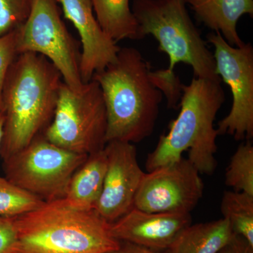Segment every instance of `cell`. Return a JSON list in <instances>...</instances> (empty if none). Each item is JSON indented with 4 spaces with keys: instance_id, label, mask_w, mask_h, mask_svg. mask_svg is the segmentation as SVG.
I'll return each mask as SVG.
<instances>
[{
    "instance_id": "cell-21",
    "label": "cell",
    "mask_w": 253,
    "mask_h": 253,
    "mask_svg": "<svg viewBox=\"0 0 253 253\" xmlns=\"http://www.w3.org/2000/svg\"><path fill=\"white\" fill-rule=\"evenodd\" d=\"M34 0H0V37L21 27L31 14Z\"/></svg>"
},
{
    "instance_id": "cell-15",
    "label": "cell",
    "mask_w": 253,
    "mask_h": 253,
    "mask_svg": "<svg viewBox=\"0 0 253 253\" xmlns=\"http://www.w3.org/2000/svg\"><path fill=\"white\" fill-rule=\"evenodd\" d=\"M106 167L104 149L89 155L71 177L63 199L66 204L83 211L94 210L102 191Z\"/></svg>"
},
{
    "instance_id": "cell-19",
    "label": "cell",
    "mask_w": 253,
    "mask_h": 253,
    "mask_svg": "<svg viewBox=\"0 0 253 253\" xmlns=\"http://www.w3.org/2000/svg\"><path fill=\"white\" fill-rule=\"evenodd\" d=\"M225 184L234 191L253 196V146L241 143L231 156L225 172Z\"/></svg>"
},
{
    "instance_id": "cell-17",
    "label": "cell",
    "mask_w": 253,
    "mask_h": 253,
    "mask_svg": "<svg viewBox=\"0 0 253 253\" xmlns=\"http://www.w3.org/2000/svg\"><path fill=\"white\" fill-rule=\"evenodd\" d=\"M96 20L105 33L118 42L141 40L129 0H91Z\"/></svg>"
},
{
    "instance_id": "cell-16",
    "label": "cell",
    "mask_w": 253,
    "mask_h": 253,
    "mask_svg": "<svg viewBox=\"0 0 253 253\" xmlns=\"http://www.w3.org/2000/svg\"><path fill=\"white\" fill-rule=\"evenodd\" d=\"M234 236L224 218L191 224L178 234L165 253H217Z\"/></svg>"
},
{
    "instance_id": "cell-3",
    "label": "cell",
    "mask_w": 253,
    "mask_h": 253,
    "mask_svg": "<svg viewBox=\"0 0 253 253\" xmlns=\"http://www.w3.org/2000/svg\"><path fill=\"white\" fill-rule=\"evenodd\" d=\"M221 81L193 78L181 85L180 111L160 136L156 147L148 155V172L178 161L188 151V159L201 174L212 175L217 161V130L214 122L225 101Z\"/></svg>"
},
{
    "instance_id": "cell-20",
    "label": "cell",
    "mask_w": 253,
    "mask_h": 253,
    "mask_svg": "<svg viewBox=\"0 0 253 253\" xmlns=\"http://www.w3.org/2000/svg\"><path fill=\"white\" fill-rule=\"evenodd\" d=\"M45 201L0 176V216L14 217L41 207Z\"/></svg>"
},
{
    "instance_id": "cell-22",
    "label": "cell",
    "mask_w": 253,
    "mask_h": 253,
    "mask_svg": "<svg viewBox=\"0 0 253 253\" xmlns=\"http://www.w3.org/2000/svg\"><path fill=\"white\" fill-rule=\"evenodd\" d=\"M18 51V28L0 37V113L3 112L2 92L8 71Z\"/></svg>"
},
{
    "instance_id": "cell-23",
    "label": "cell",
    "mask_w": 253,
    "mask_h": 253,
    "mask_svg": "<svg viewBox=\"0 0 253 253\" xmlns=\"http://www.w3.org/2000/svg\"><path fill=\"white\" fill-rule=\"evenodd\" d=\"M17 241L14 217L0 216V253H13Z\"/></svg>"
},
{
    "instance_id": "cell-7",
    "label": "cell",
    "mask_w": 253,
    "mask_h": 253,
    "mask_svg": "<svg viewBox=\"0 0 253 253\" xmlns=\"http://www.w3.org/2000/svg\"><path fill=\"white\" fill-rule=\"evenodd\" d=\"M38 136L4 161L5 178L45 202L64 199L71 177L87 158Z\"/></svg>"
},
{
    "instance_id": "cell-26",
    "label": "cell",
    "mask_w": 253,
    "mask_h": 253,
    "mask_svg": "<svg viewBox=\"0 0 253 253\" xmlns=\"http://www.w3.org/2000/svg\"><path fill=\"white\" fill-rule=\"evenodd\" d=\"M4 112L0 113V151H1V141L3 138V129H4Z\"/></svg>"
},
{
    "instance_id": "cell-9",
    "label": "cell",
    "mask_w": 253,
    "mask_h": 253,
    "mask_svg": "<svg viewBox=\"0 0 253 253\" xmlns=\"http://www.w3.org/2000/svg\"><path fill=\"white\" fill-rule=\"evenodd\" d=\"M208 42L214 48L216 73L230 87V112L219 121V135L232 136L236 141H250L253 136V47L229 44L219 32L210 33Z\"/></svg>"
},
{
    "instance_id": "cell-14",
    "label": "cell",
    "mask_w": 253,
    "mask_h": 253,
    "mask_svg": "<svg viewBox=\"0 0 253 253\" xmlns=\"http://www.w3.org/2000/svg\"><path fill=\"white\" fill-rule=\"evenodd\" d=\"M200 22L219 32L229 44H244L236 27L241 16H253V0H184Z\"/></svg>"
},
{
    "instance_id": "cell-24",
    "label": "cell",
    "mask_w": 253,
    "mask_h": 253,
    "mask_svg": "<svg viewBox=\"0 0 253 253\" xmlns=\"http://www.w3.org/2000/svg\"><path fill=\"white\" fill-rule=\"evenodd\" d=\"M217 253H253V247L244 238L235 235Z\"/></svg>"
},
{
    "instance_id": "cell-5",
    "label": "cell",
    "mask_w": 253,
    "mask_h": 253,
    "mask_svg": "<svg viewBox=\"0 0 253 253\" xmlns=\"http://www.w3.org/2000/svg\"><path fill=\"white\" fill-rule=\"evenodd\" d=\"M184 0H134L133 14L141 38L154 36L158 50L169 57L166 71L174 75L176 64L193 69L194 78L221 81L216 73L214 55L190 17Z\"/></svg>"
},
{
    "instance_id": "cell-13",
    "label": "cell",
    "mask_w": 253,
    "mask_h": 253,
    "mask_svg": "<svg viewBox=\"0 0 253 253\" xmlns=\"http://www.w3.org/2000/svg\"><path fill=\"white\" fill-rule=\"evenodd\" d=\"M65 18L77 29L82 51L80 71L82 81H91L95 73L114 62L121 47L101 28L94 15L91 0H59Z\"/></svg>"
},
{
    "instance_id": "cell-25",
    "label": "cell",
    "mask_w": 253,
    "mask_h": 253,
    "mask_svg": "<svg viewBox=\"0 0 253 253\" xmlns=\"http://www.w3.org/2000/svg\"><path fill=\"white\" fill-rule=\"evenodd\" d=\"M107 253H165L160 251H153L138 245L127 242H120L117 249L113 250Z\"/></svg>"
},
{
    "instance_id": "cell-4",
    "label": "cell",
    "mask_w": 253,
    "mask_h": 253,
    "mask_svg": "<svg viewBox=\"0 0 253 253\" xmlns=\"http://www.w3.org/2000/svg\"><path fill=\"white\" fill-rule=\"evenodd\" d=\"M17 241L13 253H107L120 242L110 223L94 210L83 211L64 199L45 202L14 217Z\"/></svg>"
},
{
    "instance_id": "cell-2",
    "label": "cell",
    "mask_w": 253,
    "mask_h": 253,
    "mask_svg": "<svg viewBox=\"0 0 253 253\" xmlns=\"http://www.w3.org/2000/svg\"><path fill=\"white\" fill-rule=\"evenodd\" d=\"M149 61L134 47L121 48L114 62L95 73L107 116L106 143H139L152 134L163 94Z\"/></svg>"
},
{
    "instance_id": "cell-18",
    "label": "cell",
    "mask_w": 253,
    "mask_h": 253,
    "mask_svg": "<svg viewBox=\"0 0 253 253\" xmlns=\"http://www.w3.org/2000/svg\"><path fill=\"white\" fill-rule=\"evenodd\" d=\"M220 210L234 234L253 247V196L241 191H225Z\"/></svg>"
},
{
    "instance_id": "cell-12",
    "label": "cell",
    "mask_w": 253,
    "mask_h": 253,
    "mask_svg": "<svg viewBox=\"0 0 253 253\" xmlns=\"http://www.w3.org/2000/svg\"><path fill=\"white\" fill-rule=\"evenodd\" d=\"M191 224L190 213L148 212L133 208L110 223V232L119 242H127L165 252L178 234Z\"/></svg>"
},
{
    "instance_id": "cell-11",
    "label": "cell",
    "mask_w": 253,
    "mask_h": 253,
    "mask_svg": "<svg viewBox=\"0 0 253 253\" xmlns=\"http://www.w3.org/2000/svg\"><path fill=\"white\" fill-rule=\"evenodd\" d=\"M107 167L104 184L94 211L109 223L114 222L134 208V198L144 173L134 145L109 141L104 147Z\"/></svg>"
},
{
    "instance_id": "cell-1",
    "label": "cell",
    "mask_w": 253,
    "mask_h": 253,
    "mask_svg": "<svg viewBox=\"0 0 253 253\" xmlns=\"http://www.w3.org/2000/svg\"><path fill=\"white\" fill-rule=\"evenodd\" d=\"M63 83L59 70L42 55H18L3 88L4 123L0 151L3 160L42 135L54 118Z\"/></svg>"
},
{
    "instance_id": "cell-10",
    "label": "cell",
    "mask_w": 253,
    "mask_h": 253,
    "mask_svg": "<svg viewBox=\"0 0 253 253\" xmlns=\"http://www.w3.org/2000/svg\"><path fill=\"white\" fill-rule=\"evenodd\" d=\"M201 174L183 157L144 173L134 208L148 212L191 213L204 195Z\"/></svg>"
},
{
    "instance_id": "cell-8",
    "label": "cell",
    "mask_w": 253,
    "mask_h": 253,
    "mask_svg": "<svg viewBox=\"0 0 253 253\" xmlns=\"http://www.w3.org/2000/svg\"><path fill=\"white\" fill-rule=\"evenodd\" d=\"M18 51L44 56L59 70L63 83L75 90L84 85L79 42L63 22L59 0H34L31 14L18 28Z\"/></svg>"
},
{
    "instance_id": "cell-6",
    "label": "cell",
    "mask_w": 253,
    "mask_h": 253,
    "mask_svg": "<svg viewBox=\"0 0 253 253\" xmlns=\"http://www.w3.org/2000/svg\"><path fill=\"white\" fill-rule=\"evenodd\" d=\"M106 131L107 116L99 84L91 80L75 90L63 83L54 118L43 133L46 140L89 156L104 149Z\"/></svg>"
}]
</instances>
